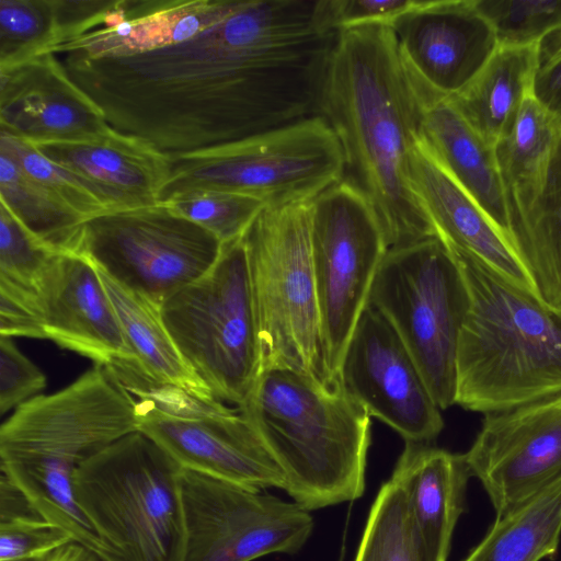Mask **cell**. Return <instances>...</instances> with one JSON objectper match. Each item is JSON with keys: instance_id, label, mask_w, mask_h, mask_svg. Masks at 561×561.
Listing matches in <instances>:
<instances>
[{"instance_id": "cell-30", "label": "cell", "mask_w": 561, "mask_h": 561, "mask_svg": "<svg viewBox=\"0 0 561 561\" xmlns=\"http://www.w3.org/2000/svg\"><path fill=\"white\" fill-rule=\"evenodd\" d=\"M0 152L85 220L122 209L102 187L54 163L22 138L0 131Z\"/></svg>"}, {"instance_id": "cell-14", "label": "cell", "mask_w": 561, "mask_h": 561, "mask_svg": "<svg viewBox=\"0 0 561 561\" xmlns=\"http://www.w3.org/2000/svg\"><path fill=\"white\" fill-rule=\"evenodd\" d=\"M345 390L407 443L428 444L444 427L440 409L415 359L387 318L369 304L340 368Z\"/></svg>"}, {"instance_id": "cell-23", "label": "cell", "mask_w": 561, "mask_h": 561, "mask_svg": "<svg viewBox=\"0 0 561 561\" xmlns=\"http://www.w3.org/2000/svg\"><path fill=\"white\" fill-rule=\"evenodd\" d=\"M420 142L511 239L508 209L494 147L477 134L448 99L428 106Z\"/></svg>"}, {"instance_id": "cell-7", "label": "cell", "mask_w": 561, "mask_h": 561, "mask_svg": "<svg viewBox=\"0 0 561 561\" xmlns=\"http://www.w3.org/2000/svg\"><path fill=\"white\" fill-rule=\"evenodd\" d=\"M311 203L265 206L242 238L261 371L288 368L329 379L311 257Z\"/></svg>"}, {"instance_id": "cell-34", "label": "cell", "mask_w": 561, "mask_h": 561, "mask_svg": "<svg viewBox=\"0 0 561 561\" xmlns=\"http://www.w3.org/2000/svg\"><path fill=\"white\" fill-rule=\"evenodd\" d=\"M106 367L136 401L139 415L201 419L232 409L218 400H205L181 387L152 378L135 359H117Z\"/></svg>"}, {"instance_id": "cell-20", "label": "cell", "mask_w": 561, "mask_h": 561, "mask_svg": "<svg viewBox=\"0 0 561 561\" xmlns=\"http://www.w3.org/2000/svg\"><path fill=\"white\" fill-rule=\"evenodd\" d=\"M410 186L436 236L447 247L471 256L496 276L541 300L537 285L510 237L421 142L411 156Z\"/></svg>"}, {"instance_id": "cell-42", "label": "cell", "mask_w": 561, "mask_h": 561, "mask_svg": "<svg viewBox=\"0 0 561 561\" xmlns=\"http://www.w3.org/2000/svg\"><path fill=\"white\" fill-rule=\"evenodd\" d=\"M561 54V27L548 35L539 45V64Z\"/></svg>"}, {"instance_id": "cell-40", "label": "cell", "mask_w": 561, "mask_h": 561, "mask_svg": "<svg viewBox=\"0 0 561 561\" xmlns=\"http://www.w3.org/2000/svg\"><path fill=\"white\" fill-rule=\"evenodd\" d=\"M0 335L47 340L37 296L0 282Z\"/></svg>"}, {"instance_id": "cell-13", "label": "cell", "mask_w": 561, "mask_h": 561, "mask_svg": "<svg viewBox=\"0 0 561 561\" xmlns=\"http://www.w3.org/2000/svg\"><path fill=\"white\" fill-rule=\"evenodd\" d=\"M185 522L182 561H252L295 553L313 529L298 503L183 469Z\"/></svg>"}, {"instance_id": "cell-4", "label": "cell", "mask_w": 561, "mask_h": 561, "mask_svg": "<svg viewBox=\"0 0 561 561\" xmlns=\"http://www.w3.org/2000/svg\"><path fill=\"white\" fill-rule=\"evenodd\" d=\"M237 408L278 462L296 503L311 511L362 496L370 416L340 376L266 369Z\"/></svg>"}, {"instance_id": "cell-8", "label": "cell", "mask_w": 561, "mask_h": 561, "mask_svg": "<svg viewBox=\"0 0 561 561\" xmlns=\"http://www.w3.org/2000/svg\"><path fill=\"white\" fill-rule=\"evenodd\" d=\"M242 237L224 243L208 272L160 306L162 320L186 363L218 401L236 407L245 400L261 373Z\"/></svg>"}, {"instance_id": "cell-22", "label": "cell", "mask_w": 561, "mask_h": 561, "mask_svg": "<svg viewBox=\"0 0 561 561\" xmlns=\"http://www.w3.org/2000/svg\"><path fill=\"white\" fill-rule=\"evenodd\" d=\"M32 145L54 163L102 187L122 209L159 202L170 173L168 157L113 128L89 139Z\"/></svg>"}, {"instance_id": "cell-31", "label": "cell", "mask_w": 561, "mask_h": 561, "mask_svg": "<svg viewBox=\"0 0 561 561\" xmlns=\"http://www.w3.org/2000/svg\"><path fill=\"white\" fill-rule=\"evenodd\" d=\"M75 541L44 518L4 474L0 478V561L43 558Z\"/></svg>"}, {"instance_id": "cell-3", "label": "cell", "mask_w": 561, "mask_h": 561, "mask_svg": "<svg viewBox=\"0 0 561 561\" xmlns=\"http://www.w3.org/2000/svg\"><path fill=\"white\" fill-rule=\"evenodd\" d=\"M139 430L136 401L110 369L94 365L69 386L23 403L0 427L1 473L36 511L103 559L73 494L76 470Z\"/></svg>"}, {"instance_id": "cell-26", "label": "cell", "mask_w": 561, "mask_h": 561, "mask_svg": "<svg viewBox=\"0 0 561 561\" xmlns=\"http://www.w3.org/2000/svg\"><path fill=\"white\" fill-rule=\"evenodd\" d=\"M96 270L141 369L152 378L181 387L198 398L217 400L180 353L162 320L160 306Z\"/></svg>"}, {"instance_id": "cell-25", "label": "cell", "mask_w": 561, "mask_h": 561, "mask_svg": "<svg viewBox=\"0 0 561 561\" xmlns=\"http://www.w3.org/2000/svg\"><path fill=\"white\" fill-rule=\"evenodd\" d=\"M560 135V126L530 96L511 130L494 146L508 209L510 233L538 197Z\"/></svg>"}, {"instance_id": "cell-24", "label": "cell", "mask_w": 561, "mask_h": 561, "mask_svg": "<svg viewBox=\"0 0 561 561\" xmlns=\"http://www.w3.org/2000/svg\"><path fill=\"white\" fill-rule=\"evenodd\" d=\"M539 67V45L499 46L470 82L449 102L490 146L494 147L513 127L531 96Z\"/></svg>"}, {"instance_id": "cell-27", "label": "cell", "mask_w": 561, "mask_h": 561, "mask_svg": "<svg viewBox=\"0 0 561 561\" xmlns=\"http://www.w3.org/2000/svg\"><path fill=\"white\" fill-rule=\"evenodd\" d=\"M511 239L543 304L561 313V135L541 191Z\"/></svg>"}, {"instance_id": "cell-35", "label": "cell", "mask_w": 561, "mask_h": 561, "mask_svg": "<svg viewBox=\"0 0 561 561\" xmlns=\"http://www.w3.org/2000/svg\"><path fill=\"white\" fill-rule=\"evenodd\" d=\"M162 202L204 227L222 243L241 238L265 207L251 196L215 190L186 191Z\"/></svg>"}, {"instance_id": "cell-33", "label": "cell", "mask_w": 561, "mask_h": 561, "mask_svg": "<svg viewBox=\"0 0 561 561\" xmlns=\"http://www.w3.org/2000/svg\"><path fill=\"white\" fill-rule=\"evenodd\" d=\"M58 38L55 0H0V67L48 53Z\"/></svg>"}, {"instance_id": "cell-11", "label": "cell", "mask_w": 561, "mask_h": 561, "mask_svg": "<svg viewBox=\"0 0 561 561\" xmlns=\"http://www.w3.org/2000/svg\"><path fill=\"white\" fill-rule=\"evenodd\" d=\"M310 243L323 364L332 379L389 248L369 201L344 179L312 199Z\"/></svg>"}, {"instance_id": "cell-28", "label": "cell", "mask_w": 561, "mask_h": 561, "mask_svg": "<svg viewBox=\"0 0 561 561\" xmlns=\"http://www.w3.org/2000/svg\"><path fill=\"white\" fill-rule=\"evenodd\" d=\"M561 537V481L499 516L463 561H540Z\"/></svg>"}, {"instance_id": "cell-38", "label": "cell", "mask_w": 561, "mask_h": 561, "mask_svg": "<svg viewBox=\"0 0 561 561\" xmlns=\"http://www.w3.org/2000/svg\"><path fill=\"white\" fill-rule=\"evenodd\" d=\"M46 377L15 345L12 337L0 335V413L38 396Z\"/></svg>"}, {"instance_id": "cell-29", "label": "cell", "mask_w": 561, "mask_h": 561, "mask_svg": "<svg viewBox=\"0 0 561 561\" xmlns=\"http://www.w3.org/2000/svg\"><path fill=\"white\" fill-rule=\"evenodd\" d=\"M0 204L41 243L58 253H73L82 216L0 152Z\"/></svg>"}, {"instance_id": "cell-12", "label": "cell", "mask_w": 561, "mask_h": 561, "mask_svg": "<svg viewBox=\"0 0 561 561\" xmlns=\"http://www.w3.org/2000/svg\"><path fill=\"white\" fill-rule=\"evenodd\" d=\"M224 243L165 202L87 220L76 251L122 286L161 306L208 272Z\"/></svg>"}, {"instance_id": "cell-5", "label": "cell", "mask_w": 561, "mask_h": 561, "mask_svg": "<svg viewBox=\"0 0 561 561\" xmlns=\"http://www.w3.org/2000/svg\"><path fill=\"white\" fill-rule=\"evenodd\" d=\"M447 248L469 296L457 343L455 404L488 414L561 392V313Z\"/></svg>"}, {"instance_id": "cell-37", "label": "cell", "mask_w": 561, "mask_h": 561, "mask_svg": "<svg viewBox=\"0 0 561 561\" xmlns=\"http://www.w3.org/2000/svg\"><path fill=\"white\" fill-rule=\"evenodd\" d=\"M57 254L0 204V282L37 296L39 282Z\"/></svg>"}, {"instance_id": "cell-21", "label": "cell", "mask_w": 561, "mask_h": 561, "mask_svg": "<svg viewBox=\"0 0 561 561\" xmlns=\"http://www.w3.org/2000/svg\"><path fill=\"white\" fill-rule=\"evenodd\" d=\"M472 477L465 455L407 443L391 480L403 490L421 561H446Z\"/></svg>"}, {"instance_id": "cell-39", "label": "cell", "mask_w": 561, "mask_h": 561, "mask_svg": "<svg viewBox=\"0 0 561 561\" xmlns=\"http://www.w3.org/2000/svg\"><path fill=\"white\" fill-rule=\"evenodd\" d=\"M419 0H320V18L332 31L391 23Z\"/></svg>"}, {"instance_id": "cell-6", "label": "cell", "mask_w": 561, "mask_h": 561, "mask_svg": "<svg viewBox=\"0 0 561 561\" xmlns=\"http://www.w3.org/2000/svg\"><path fill=\"white\" fill-rule=\"evenodd\" d=\"M183 468L141 431L115 440L75 472L77 506L105 561H182Z\"/></svg>"}, {"instance_id": "cell-41", "label": "cell", "mask_w": 561, "mask_h": 561, "mask_svg": "<svg viewBox=\"0 0 561 561\" xmlns=\"http://www.w3.org/2000/svg\"><path fill=\"white\" fill-rule=\"evenodd\" d=\"M531 98L561 128V54L539 64L534 77Z\"/></svg>"}, {"instance_id": "cell-18", "label": "cell", "mask_w": 561, "mask_h": 561, "mask_svg": "<svg viewBox=\"0 0 561 561\" xmlns=\"http://www.w3.org/2000/svg\"><path fill=\"white\" fill-rule=\"evenodd\" d=\"M111 129L55 55L0 67L1 133L36 144L83 140Z\"/></svg>"}, {"instance_id": "cell-9", "label": "cell", "mask_w": 561, "mask_h": 561, "mask_svg": "<svg viewBox=\"0 0 561 561\" xmlns=\"http://www.w3.org/2000/svg\"><path fill=\"white\" fill-rule=\"evenodd\" d=\"M341 144L320 115L202 156L170 160L159 202L192 190L251 196L265 206L308 202L344 178Z\"/></svg>"}, {"instance_id": "cell-16", "label": "cell", "mask_w": 561, "mask_h": 561, "mask_svg": "<svg viewBox=\"0 0 561 561\" xmlns=\"http://www.w3.org/2000/svg\"><path fill=\"white\" fill-rule=\"evenodd\" d=\"M390 27L408 68L436 100L465 90L499 48L476 0H419Z\"/></svg>"}, {"instance_id": "cell-32", "label": "cell", "mask_w": 561, "mask_h": 561, "mask_svg": "<svg viewBox=\"0 0 561 561\" xmlns=\"http://www.w3.org/2000/svg\"><path fill=\"white\" fill-rule=\"evenodd\" d=\"M354 561H421L404 492L391 479L370 507Z\"/></svg>"}, {"instance_id": "cell-17", "label": "cell", "mask_w": 561, "mask_h": 561, "mask_svg": "<svg viewBox=\"0 0 561 561\" xmlns=\"http://www.w3.org/2000/svg\"><path fill=\"white\" fill-rule=\"evenodd\" d=\"M139 431L183 469L263 491L285 488V476L251 422L236 409L201 419L139 415Z\"/></svg>"}, {"instance_id": "cell-19", "label": "cell", "mask_w": 561, "mask_h": 561, "mask_svg": "<svg viewBox=\"0 0 561 561\" xmlns=\"http://www.w3.org/2000/svg\"><path fill=\"white\" fill-rule=\"evenodd\" d=\"M47 340L107 366L135 359L96 266L77 253L56 255L37 288Z\"/></svg>"}, {"instance_id": "cell-15", "label": "cell", "mask_w": 561, "mask_h": 561, "mask_svg": "<svg viewBox=\"0 0 561 561\" xmlns=\"http://www.w3.org/2000/svg\"><path fill=\"white\" fill-rule=\"evenodd\" d=\"M463 455L496 517L530 501L561 481V392L484 414Z\"/></svg>"}, {"instance_id": "cell-2", "label": "cell", "mask_w": 561, "mask_h": 561, "mask_svg": "<svg viewBox=\"0 0 561 561\" xmlns=\"http://www.w3.org/2000/svg\"><path fill=\"white\" fill-rule=\"evenodd\" d=\"M435 101L404 62L390 25L339 32L319 115L341 144L343 179L369 201L389 249L436 236L410 186L411 156Z\"/></svg>"}, {"instance_id": "cell-10", "label": "cell", "mask_w": 561, "mask_h": 561, "mask_svg": "<svg viewBox=\"0 0 561 561\" xmlns=\"http://www.w3.org/2000/svg\"><path fill=\"white\" fill-rule=\"evenodd\" d=\"M368 304L404 342L439 409L455 404L457 343L469 296L446 244L434 236L390 248Z\"/></svg>"}, {"instance_id": "cell-1", "label": "cell", "mask_w": 561, "mask_h": 561, "mask_svg": "<svg viewBox=\"0 0 561 561\" xmlns=\"http://www.w3.org/2000/svg\"><path fill=\"white\" fill-rule=\"evenodd\" d=\"M146 48L55 55L114 130L170 160L319 115L339 32L319 0H174Z\"/></svg>"}, {"instance_id": "cell-36", "label": "cell", "mask_w": 561, "mask_h": 561, "mask_svg": "<svg viewBox=\"0 0 561 561\" xmlns=\"http://www.w3.org/2000/svg\"><path fill=\"white\" fill-rule=\"evenodd\" d=\"M499 46H533L561 27V0H476Z\"/></svg>"}]
</instances>
